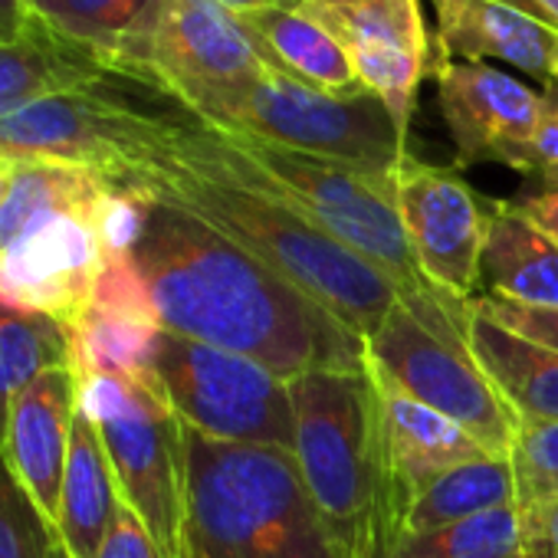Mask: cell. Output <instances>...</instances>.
I'll return each instance as SVG.
<instances>
[{
	"instance_id": "836d02e7",
	"label": "cell",
	"mask_w": 558,
	"mask_h": 558,
	"mask_svg": "<svg viewBox=\"0 0 558 558\" xmlns=\"http://www.w3.org/2000/svg\"><path fill=\"white\" fill-rule=\"evenodd\" d=\"M525 178H535L542 187H558V102H548L545 119L532 138Z\"/></svg>"
},
{
	"instance_id": "484cf974",
	"label": "cell",
	"mask_w": 558,
	"mask_h": 558,
	"mask_svg": "<svg viewBox=\"0 0 558 558\" xmlns=\"http://www.w3.org/2000/svg\"><path fill=\"white\" fill-rule=\"evenodd\" d=\"M300 11L319 21L342 47H395L430 60V37L421 0H359V4L319 8L300 0Z\"/></svg>"
},
{
	"instance_id": "ba28073f",
	"label": "cell",
	"mask_w": 558,
	"mask_h": 558,
	"mask_svg": "<svg viewBox=\"0 0 558 558\" xmlns=\"http://www.w3.org/2000/svg\"><path fill=\"white\" fill-rule=\"evenodd\" d=\"M230 132L378 174H391L411 155L408 135L375 93H326L272 66L256 80Z\"/></svg>"
},
{
	"instance_id": "6da1fadb",
	"label": "cell",
	"mask_w": 558,
	"mask_h": 558,
	"mask_svg": "<svg viewBox=\"0 0 558 558\" xmlns=\"http://www.w3.org/2000/svg\"><path fill=\"white\" fill-rule=\"evenodd\" d=\"M129 253L165 332L243 355L287 381L365 368L362 336L187 210L145 197Z\"/></svg>"
},
{
	"instance_id": "74e56055",
	"label": "cell",
	"mask_w": 558,
	"mask_h": 558,
	"mask_svg": "<svg viewBox=\"0 0 558 558\" xmlns=\"http://www.w3.org/2000/svg\"><path fill=\"white\" fill-rule=\"evenodd\" d=\"M499 4H509V8H515V11H522V14H529V17H535V21L545 24L542 11L535 8V0H499ZM551 31H555V27H551Z\"/></svg>"
},
{
	"instance_id": "f35d334b",
	"label": "cell",
	"mask_w": 558,
	"mask_h": 558,
	"mask_svg": "<svg viewBox=\"0 0 558 558\" xmlns=\"http://www.w3.org/2000/svg\"><path fill=\"white\" fill-rule=\"evenodd\" d=\"M535 8L542 11L545 24L558 31V0H535Z\"/></svg>"
},
{
	"instance_id": "cb8c5ba5",
	"label": "cell",
	"mask_w": 558,
	"mask_h": 558,
	"mask_svg": "<svg viewBox=\"0 0 558 558\" xmlns=\"http://www.w3.org/2000/svg\"><path fill=\"white\" fill-rule=\"evenodd\" d=\"M519 506V483L509 457H480L457 463L411 493L408 535L463 522L493 509ZM404 535V538H408Z\"/></svg>"
},
{
	"instance_id": "2e32d148",
	"label": "cell",
	"mask_w": 558,
	"mask_h": 558,
	"mask_svg": "<svg viewBox=\"0 0 558 558\" xmlns=\"http://www.w3.org/2000/svg\"><path fill=\"white\" fill-rule=\"evenodd\" d=\"M31 14L63 40L96 53L112 70L148 76L165 0H27Z\"/></svg>"
},
{
	"instance_id": "7c38bea8",
	"label": "cell",
	"mask_w": 558,
	"mask_h": 558,
	"mask_svg": "<svg viewBox=\"0 0 558 558\" xmlns=\"http://www.w3.org/2000/svg\"><path fill=\"white\" fill-rule=\"evenodd\" d=\"M109 197L27 230L0 253V306L47 316L73 329L93 306L112 256L102 227Z\"/></svg>"
},
{
	"instance_id": "d4e9b609",
	"label": "cell",
	"mask_w": 558,
	"mask_h": 558,
	"mask_svg": "<svg viewBox=\"0 0 558 558\" xmlns=\"http://www.w3.org/2000/svg\"><path fill=\"white\" fill-rule=\"evenodd\" d=\"M70 365V329L57 319L0 306V440L14 398L50 368Z\"/></svg>"
},
{
	"instance_id": "5bb4252c",
	"label": "cell",
	"mask_w": 558,
	"mask_h": 558,
	"mask_svg": "<svg viewBox=\"0 0 558 558\" xmlns=\"http://www.w3.org/2000/svg\"><path fill=\"white\" fill-rule=\"evenodd\" d=\"M80 414V378L70 365L44 372L31 381L8 411V430L0 440L11 470L31 493L34 506L53 525L63 470L70 457L73 424Z\"/></svg>"
},
{
	"instance_id": "ffe728a7",
	"label": "cell",
	"mask_w": 558,
	"mask_h": 558,
	"mask_svg": "<svg viewBox=\"0 0 558 558\" xmlns=\"http://www.w3.org/2000/svg\"><path fill=\"white\" fill-rule=\"evenodd\" d=\"M240 24L256 40L266 63L300 83L326 93L365 89L355 76L349 50L300 8H263L240 14Z\"/></svg>"
},
{
	"instance_id": "d590c367",
	"label": "cell",
	"mask_w": 558,
	"mask_h": 558,
	"mask_svg": "<svg viewBox=\"0 0 558 558\" xmlns=\"http://www.w3.org/2000/svg\"><path fill=\"white\" fill-rule=\"evenodd\" d=\"M37 17L31 14L27 0H0V44H17L34 31Z\"/></svg>"
},
{
	"instance_id": "ac0fdd59",
	"label": "cell",
	"mask_w": 558,
	"mask_h": 558,
	"mask_svg": "<svg viewBox=\"0 0 558 558\" xmlns=\"http://www.w3.org/2000/svg\"><path fill=\"white\" fill-rule=\"evenodd\" d=\"M368 372L375 375V385H378L385 444H388L391 463H395L401 483L408 486V493H414L421 483H427L430 476H437L457 463L496 457L476 437H470L463 427L447 421L444 414H437V411L424 408L421 401L401 395L372 365H368Z\"/></svg>"
},
{
	"instance_id": "e575fe53",
	"label": "cell",
	"mask_w": 558,
	"mask_h": 558,
	"mask_svg": "<svg viewBox=\"0 0 558 558\" xmlns=\"http://www.w3.org/2000/svg\"><path fill=\"white\" fill-rule=\"evenodd\" d=\"M525 220H532L548 240L558 243V187H538L532 194H519L509 201Z\"/></svg>"
},
{
	"instance_id": "ab89813d",
	"label": "cell",
	"mask_w": 558,
	"mask_h": 558,
	"mask_svg": "<svg viewBox=\"0 0 558 558\" xmlns=\"http://www.w3.org/2000/svg\"><path fill=\"white\" fill-rule=\"evenodd\" d=\"M14 165H17V161H11V158H0V201H4V194H8V184H11Z\"/></svg>"
},
{
	"instance_id": "8992f818",
	"label": "cell",
	"mask_w": 558,
	"mask_h": 558,
	"mask_svg": "<svg viewBox=\"0 0 558 558\" xmlns=\"http://www.w3.org/2000/svg\"><path fill=\"white\" fill-rule=\"evenodd\" d=\"M80 411L109 453L122 502L165 558H184V437L151 368L80 378Z\"/></svg>"
},
{
	"instance_id": "8fae6325",
	"label": "cell",
	"mask_w": 558,
	"mask_h": 558,
	"mask_svg": "<svg viewBox=\"0 0 558 558\" xmlns=\"http://www.w3.org/2000/svg\"><path fill=\"white\" fill-rule=\"evenodd\" d=\"M391 187L427 283L447 300L470 306L483 283V246L496 204H486L453 168L427 165L414 155L398 161Z\"/></svg>"
},
{
	"instance_id": "4fadbf2b",
	"label": "cell",
	"mask_w": 558,
	"mask_h": 558,
	"mask_svg": "<svg viewBox=\"0 0 558 558\" xmlns=\"http://www.w3.org/2000/svg\"><path fill=\"white\" fill-rule=\"evenodd\" d=\"M437 99L457 148V165L496 161L525 174L532 138L548 99L486 63L434 60Z\"/></svg>"
},
{
	"instance_id": "f1b7e54d",
	"label": "cell",
	"mask_w": 558,
	"mask_h": 558,
	"mask_svg": "<svg viewBox=\"0 0 558 558\" xmlns=\"http://www.w3.org/2000/svg\"><path fill=\"white\" fill-rule=\"evenodd\" d=\"M57 529L34 506L31 493L0 450V558H50Z\"/></svg>"
},
{
	"instance_id": "8d00e7d4",
	"label": "cell",
	"mask_w": 558,
	"mask_h": 558,
	"mask_svg": "<svg viewBox=\"0 0 558 558\" xmlns=\"http://www.w3.org/2000/svg\"><path fill=\"white\" fill-rule=\"evenodd\" d=\"M214 4L240 17V14H253L263 8H300V0H214Z\"/></svg>"
},
{
	"instance_id": "b9f144b4",
	"label": "cell",
	"mask_w": 558,
	"mask_h": 558,
	"mask_svg": "<svg viewBox=\"0 0 558 558\" xmlns=\"http://www.w3.org/2000/svg\"><path fill=\"white\" fill-rule=\"evenodd\" d=\"M551 89H558V47H555V57H551Z\"/></svg>"
},
{
	"instance_id": "d6a6232c",
	"label": "cell",
	"mask_w": 558,
	"mask_h": 558,
	"mask_svg": "<svg viewBox=\"0 0 558 558\" xmlns=\"http://www.w3.org/2000/svg\"><path fill=\"white\" fill-rule=\"evenodd\" d=\"M522 509V558H558V496L535 499Z\"/></svg>"
},
{
	"instance_id": "7bdbcfd3",
	"label": "cell",
	"mask_w": 558,
	"mask_h": 558,
	"mask_svg": "<svg viewBox=\"0 0 558 558\" xmlns=\"http://www.w3.org/2000/svg\"><path fill=\"white\" fill-rule=\"evenodd\" d=\"M50 558H70V551L57 542V548H53V555H50Z\"/></svg>"
},
{
	"instance_id": "9a60e30c",
	"label": "cell",
	"mask_w": 558,
	"mask_h": 558,
	"mask_svg": "<svg viewBox=\"0 0 558 558\" xmlns=\"http://www.w3.org/2000/svg\"><path fill=\"white\" fill-rule=\"evenodd\" d=\"M437 17V60H502L551 86L558 31L499 0H430Z\"/></svg>"
},
{
	"instance_id": "e0dca14e",
	"label": "cell",
	"mask_w": 558,
	"mask_h": 558,
	"mask_svg": "<svg viewBox=\"0 0 558 558\" xmlns=\"http://www.w3.org/2000/svg\"><path fill=\"white\" fill-rule=\"evenodd\" d=\"M466 342L519 424H558V352L489 323L473 306Z\"/></svg>"
},
{
	"instance_id": "83f0119b",
	"label": "cell",
	"mask_w": 558,
	"mask_h": 558,
	"mask_svg": "<svg viewBox=\"0 0 558 558\" xmlns=\"http://www.w3.org/2000/svg\"><path fill=\"white\" fill-rule=\"evenodd\" d=\"M345 50H349L359 83L388 106L391 119L408 135L414 102H417V86L434 63L408 50H395V47H345Z\"/></svg>"
},
{
	"instance_id": "7402d4cb",
	"label": "cell",
	"mask_w": 558,
	"mask_h": 558,
	"mask_svg": "<svg viewBox=\"0 0 558 558\" xmlns=\"http://www.w3.org/2000/svg\"><path fill=\"white\" fill-rule=\"evenodd\" d=\"M112 73L96 53L63 40L40 21L17 44H0V119L47 96L86 86Z\"/></svg>"
},
{
	"instance_id": "60d3db41",
	"label": "cell",
	"mask_w": 558,
	"mask_h": 558,
	"mask_svg": "<svg viewBox=\"0 0 558 558\" xmlns=\"http://www.w3.org/2000/svg\"><path fill=\"white\" fill-rule=\"evenodd\" d=\"M306 4H319V8H339V4H359V0H306Z\"/></svg>"
},
{
	"instance_id": "44dd1931",
	"label": "cell",
	"mask_w": 558,
	"mask_h": 558,
	"mask_svg": "<svg viewBox=\"0 0 558 558\" xmlns=\"http://www.w3.org/2000/svg\"><path fill=\"white\" fill-rule=\"evenodd\" d=\"M483 279L493 300L558 306V243L525 220L509 201L493 207L483 246Z\"/></svg>"
},
{
	"instance_id": "f546056e",
	"label": "cell",
	"mask_w": 558,
	"mask_h": 558,
	"mask_svg": "<svg viewBox=\"0 0 558 558\" xmlns=\"http://www.w3.org/2000/svg\"><path fill=\"white\" fill-rule=\"evenodd\" d=\"M519 506L558 496V424H519L509 447Z\"/></svg>"
},
{
	"instance_id": "52a82bcc",
	"label": "cell",
	"mask_w": 558,
	"mask_h": 558,
	"mask_svg": "<svg viewBox=\"0 0 558 558\" xmlns=\"http://www.w3.org/2000/svg\"><path fill=\"white\" fill-rule=\"evenodd\" d=\"M151 372L184 427L223 444H256L293 453L296 417L287 378L243 355L165 329L151 352Z\"/></svg>"
},
{
	"instance_id": "3957f363",
	"label": "cell",
	"mask_w": 558,
	"mask_h": 558,
	"mask_svg": "<svg viewBox=\"0 0 558 558\" xmlns=\"http://www.w3.org/2000/svg\"><path fill=\"white\" fill-rule=\"evenodd\" d=\"M293 457L342 558H391L408 535L411 493L385 430L375 375L313 372L290 381Z\"/></svg>"
},
{
	"instance_id": "603a6c76",
	"label": "cell",
	"mask_w": 558,
	"mask_h": 558,
	"mask_svg": "<svg viewBox=\"0 0 558 558\" xmlns=\"http://www.w3.org/2000/svg\"><path fill=\"white\" fill-rule=\"evenodd\" d=\"M112 181L96 171L53 165V161H17L8 194L0 201V253L17 243L27 230L96 207L109 197Z\"/></svg>"
},
{
	"instance_id": "7a4b0ae2",
	"label": "cell",
	"mask_w": 558,
	"mask_h": 558,
	"mask_svg": "<svg viewBox=\"0 0 558 558\" xmlns=\"http://www.w3.org/2000/svg\"><path fill=\"white\" fill-rule=\"evenodd\" d=\"M116 184L210 223L293 279L362 339L401 303L398 287L378 266L342 246L313 217L272 191L223 132L197 122L184 109L174 112L151 155Z\"/></svg>"
},
{
	"instance_id": "1f68e13d",
	"label": "cell",
	"mask_w": 558,
	"mask_h": 558,
	"mask_svg": "<svg viewBox=\"0 0 558 558\" xmlns=\"http://www.w3.org/2000/svg\"><path fill=\"white\" fill-rule=\"evenodd\" d=\"M96 558H165V551L151 538L148 525L125 502H119L116 519H112Z\"/></svg>"
},
{
	"instance_id": "9c48e42d",
	"label": "cell",
	"mask_w": 558,
	"mask_h": 558,
	"mask_svg": "<svg viewBox=\"0 0 558 558\" xmlns=\"http://www.w3.org/2000/svg\"><path fill=\"white\" fill-rule=\"evenodd\" d=\"M365 362L401 395L463 427L489 453H509L519 421L480 368L466 339L430 332L398 303L365 339Z\"/></svg>"
},
{
	"instance_id": "4316f807",
	"label": "cell",
	"mask_w": 558,
	"mask_h": 558,
	"mask_svg": "<svg viewBox=\"0 0 558 558\" xmlns=\"http://www.w3.org/2000/svg\"><path fill=\"white\" fill-rule=\"evenodd\" d=\"M391 558H522V509L506 506L408 535Z\"/></svg>"
},
{
	"instance_id": "ee69618b",
	"label": "cell",
	"mask_w": 558,
	"mask_h": 558,
	"mask_svg": "<svg viewBox=\"0 0 558 558\" xmlns=\"http://www.w3.org/2000/svg\"><path fill=\"white\" fill-rule=\"evenodd\" d=\"M184 558H201V555H194L191 548H184Z\"/></svg>"
},
{
	"instance_id": "30bf717a",
	"label": "cell",
	"mask_w": 558,
	"mask_h": 558,
	"mask_svg": "<svg viewBox=\"0 0 558 558\" xmlns=\"http://www.w3.org/2000/svg\"><path fill=\"white\" fill-rule=\"evenodd\" d=\"M269 70L250 31L214 0H165L148 76L197 122L230 132Z\"/></svg>"
},
{
	"instance_id": "4dcf8cb0",
	"label": "cell",
	"mask_w": 558,
	"mask_h": 558,
	"mask_svg": "<svg viewBox=\"0 0 558 558\" xmlns=\"http://www.w3.org/2000/svg\"><path fill=\"white\" fill-rule=\"evenodd\" d=\"M473 310L486 316L489 323L558 352V306H522V303H506L493 296H476Z\"/></svg>"
},
{
	"instance_id": "d6986e66",
	"label": "cell",
	"mask_w": 558,
	"mask_h": 558,
	"mask_svg": "<svg viewBox=\"0 0 558 558\" xmlns=\"http://www.w3.org/2000/svg\"><path fill=\"white\" fill-rule=\"evenodd\" d=\"M122 496L109 466V453L102 447L99 430L80 411L73 424L70 457L63 470L60 502H57V542L70 551V558H96Z\"/></svg>"
},
{
	"instance_id": "5b68a950",
	"label": "cell",
	"mask_w": 558,
	"mask_h": 558,
	"mask_svg": "<svg viewBox=\"0 0 558 558\" xmlns=\"http://www.w3.org/2000/svg\"><path fill=\"white\" fill-rule=\"evenodd\" d=\"M178 109L151 80L112 70L0 119V158L73 165L116 184L151 155Z\"/></svg>"
},
{
	"instance_id": "277c9868",
	"label": "cell",
	"mask_w": 558,
	"mask_h": 558,
	"mask_svg": "<svg viewBox=\"0 0 558 558\" xmlns=\"http://www.w3.org/2000/svg\"><path fill=\"white\" fill-rule=\"evenodd\" d=\"M184 548L201 558H342L296 457L223 444L181 424Z\"/></svg>"
}]
</instances>
